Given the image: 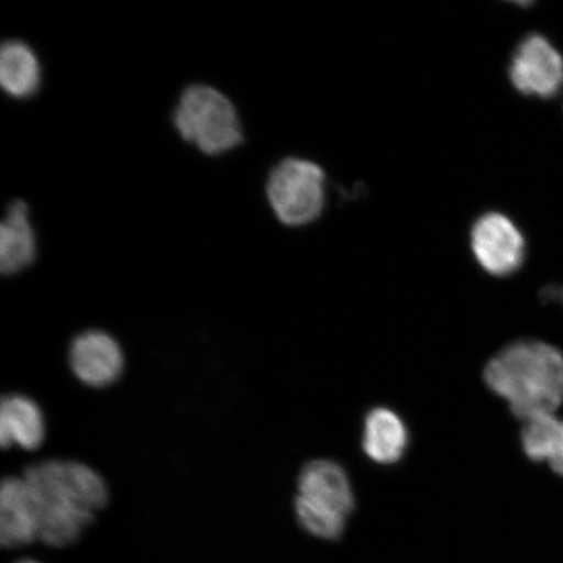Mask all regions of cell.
Masks as SVG:
<instances>
[{"label": "cell", "instance_id": "cell-1", "mask_svg": "<svg viewBox=\"0 0 563 563\" xmlns=\"http://www.w3.org/2000/svg\"><path fill=\"white\" fill-rule=\"evenodd\" d=\"M40 518L38 543L60 552L79 544L111 503L100 470L74 457L52 456L20 471Z\"/></svg>", "mask_w": 563, "mask_h": 563}, {"label": "cell", "instance_id": "cell-2", "mask_svg": "<svg viewBox=\"0 0 563 563\" xmlns=\"http://www.w3.org/2000/svg\"><path fill=\"white\" fill-rule=\"evenodd\" d=\"M484 382L522 421L554 413L563 402V354L541 341L514 342L490 358Z\"/></svg>", "mask_w": 563, "mask_h": 563}, {"label": "cell", "instance_id": "cell-3", "mask_svg": "<svg viewBox=\"0 0 563 563\" xmlns=\"http://www.w3.org/2000/svg\"><path fill=\"white\" fill-rule=\"evenodd\" d=\"M354 508V490L340 464L319 460L302 467L294 503L295 517L302 530L314 538L338 539Z\"/></svg>", "mask_w": 563, "mask_h": 563}, {"label": "cell", "instance_id": "cell-4", "mask_svg": "<svg viewBox=\"0 0 563 563\" xmlns=\"http://www.w3.org/2000/svg\"><path fill=\"white\" fill-rule=\"evenodd\" d=\"M173 122L183 140L208 156H221L243 143L235 104L220 90L203 84L183 91Z\"/></svg>", "mask_w": 563, "mask_h": 563}, {"label": "cell", "instance_id": "cell-5", "mask_svg": "<svg viewBox=\"0 0 563 563\" xmlns=\"http://www.w3.org/2000/svg\"><path fill=\"white\" fill-rule=\"evenodd\" d=\"M325 174L314 162L286 158L273 168L266 196L274 214L290 228L305 227L325 207Z\"/></svg>", "mask_w": 563, "mask_h": 563}, {"label": "cell", "instance_id": "cell-6", "mask_svg": "<svg viewBox=\"0 0 563 563\" xmlns=\"http://www.w3.org/2000/svg\"><path fill=\"white\" fill-rule=\"evenodd\" d=\"M126 352L115 334L88 328L70 338L67 367L77 383L90 391H106L123 382Z\"/></svg>", "mask_w": 563, "mask_h": 563}, {"label": "cell", "instance_id": "cell-7", "mask_svg": "<svg viewBox=\"0 0 563 563\" xmlns=\"http://www.w3.org/2000/svg\"><path fill=\"white\" fill-rule=\"evenodd\" d=\"M471 249L476 262L495 277H508L520 269L526 256V241L509 217L487 213L471 230Z\"/></svg>", "mask_w": 563, "mask_h": 563}, {"label": "cell", "instance_id": "cell-8", "mask_svg": "<svg viewBox=\"0 0 563 563\" xmlns=\"http://www.w3.org/2000/svg\"><path fill=\"white\" fill-rule=\"evenodd\" d=\"M509 75L522 95L554 97L563 87V56L544 35L530 34L514 52Z\"/></svg>", "mask_w": 563, "mask_h": 563}, {"label": "cell", "instance_id": "cell-9", "mask_svg": "<svg viewBox=\"0 0 563 563\" xmlns=\"http://www.w3.org/2000/svg\"><path fill=\"white\" fill-rule=\"evenodd\" d=\"M40 518L24 477L10 474L0 484V544L5 551H19L38 543Z\"/></svg>", "mask_w": 563, "mask_h": 563}, {"label": "cell", "instance_id": "cell-10", "mask_svg": "<svg viewBox=\"0 0 563 563\" xmlns=\"http://www.w3.org/2000/svg\"><path fill=\"white\" fill-rule=\"evenodd\" d=\"M47 417L30 394L10 391L0 402V445L34 453L45 446L48 438Z\"/></svg>", "mask_w": 563, "mask_h": 563}, {"label": "cell", "instance_id": "cell-11", "mask_svg": "<svg viewBox=\"0 0 563 563\" xmlns=\"http://www.w3.org/2000/svg\"><path fill=\"white\" fill-rule=\"evenodd\" d=\"M37 256L30 208L21 200L12 201L7 208L0 227V272L13 277L30 269Z\"/></svg>", "mask_w": 563, "mask_h": 563}, {"label": "cell", "instance_id": "cell-12", "mask_svg": "<svg viewBox=\"0 0 563 563\" xmlns=\"http://www.w3.org/2000/svg\"><path fill=\"white\" fill-rule=\"evenodd\" d=\"M408 446V431L397 412L386 407L373 408L364 422L363 449L378 464L402 460Z\"/></svg>", "mask_w": 563, "mask_h": 563}, {"label": "cell", "instance_id": "cell-13", "mask_svg": "<svg viewBox=\"0 0 563 563\" xmlns=\"http://www.w3.org/2000/svg\"><path fill=\"white\" fill-rule=\"evenodd\" d=\"M42 68L37 54L23 41H5L0 51V84L5 95L26 100L41 88Z\"/></svg>", "mask_w": 563, "mask_h": 563}, {"label": "cell", "instance_id": "cell-14", "mask_svg": "<svg viewBox=\"0 0 563 563\" xmlns=\"http://www.w3.org/2000/svg\"><path fill=\"white\" fill-rule=\"evenodd\" d=\"M520 441L531 461L547 462L563 476V419L547 413L525 420Z\"/></svg>", "mask_w": 563, "mask_h": 563}, {"label": "cell", "instance_id": "cell-15", "mask_svg": "<svg viewBox=\"0 0 563 563\" xmlns=\"http://www.w3.org/2000/svg\"><path fill=\"white\" fill-rule=\"evenodd\" d=\"M544 297L553 301L560 302L563 306V288L562 287H549L544 291Z\"/></svg>", "mask_w": 563, "mask_h": 563}, {"label": "cell", "instance_id": "cell-16", "mask_svg": "<svg viewBox=\"0 0 563 563\" xmlns=\"http://www.w3.org/2000/svg\"><path fill=\"white\" fill-rule=\"evenodd\" d=\"M11 563H44L42 560L33 559V558H21L16 561H13Z\"/></svg>", "mask_w": 563, "mask_h": 563}]
</instances>
